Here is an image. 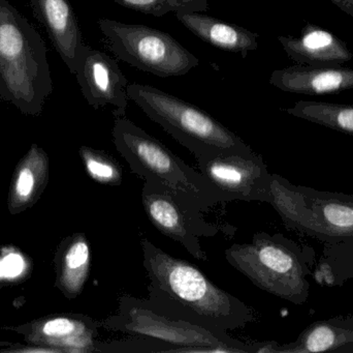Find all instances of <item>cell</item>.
<instances>
[{"mask_svg":"<svg viewBox=\"0 0 353 353\" xmlns=\"http://www.w3.org/2000/svg\"><path fill=\"white\" fill-rule=\"evenodd\" d=\"M149 304L159 312L208 329L236 331L256 321L254 310L216 285L196 265L142 240Z\"/></svg>","mask_w":353,"mask_h":353,"instance_id":"6da1fadb","label":"cell"},{"mask_svg":"<svg viewBox=\"0 0 353 353\" xmlns=\"http://www.w3.org/2000/svg\"><path fill=\"white\" fill-rule=\"evenodd\" d=\"M47 46L8 0H0V101L39 116L53 91Z\"/></svg>","mask_w":353,"mask_h":353,"instance_id":"7a4b0ae2","label":"cell"},{"mask_svg":"<svg viewBox=\"0 0 353 353\" xmlns=\"http://www.w3.org/2000/svg\"><path fill=\"white\" fill-rule=\"evenodd\" d=\"M228 265L272 296L294 305H304L316 254L312 247L299 244L281 233L259 231L248 244H234L225 250Z\"/></svg>","mask_w":353,"mask_h":353,"instance_id":"3957f363","label":"cell"},{"mask_svg":"<svg viewBox=\"0 0 353 353\" xmlns=\"http://www.w3.org/2000/svg\"><path fill=\"white\" fill-rule=\"evenodd\" d=\"M103 329L130 337L150 338L176 348V352L273 353L277 342L247 344L226 331L208 329L159 312L147 298L123 294L117 313L108 317Z\"/></svg>","mask_w":353,"mask_h":353,"instance_id":"277c9868","label":"cell"},{"mask_svg":"<svg viewBox=\"0 0 353 353\" xmlns=\"http://www.w3.org/2000/svg\"><path fill=\"white\" fill-rule=\"evenodd\" d=\"M128 95L153 122L159 124L197 164L222 153H251L242 138L197 106L147 84H128Z\"/></svg>","mask_w":353,"mask_h":353,"instance_id":"5b68a950","label":"cell"},{"mask_svg":"<svg viewBox=\"0 0 353 353\" xmlns=\"http://www.w3.org/2000/svg\"><path fill=\"white\" fill-rule=\"evenodd\" d=\"M112 137L118 153L140 178L157 180L187 195L205 211L224 202L222 195L201 172L126 116L116 118Z\"/></svg>","mask_w":353,"mask_h":353,"instance_id":"8992f818","label":"cell"},{"mask_svg":"<svg viewBox=\"0 0 353 353\" xmlns=\"http://www.w3.org/2000/svg\"><path fill=\"white\" fill-rule=\"evenodd\" d=\"M268 203L286 228L323 244H334L353 236V207L335 192L298 186L272 173Z\"/></svg>","mask_w":353,"mask_h":353,"instance_id":"52a82bcc","label":"cell"},{"mask_svg":"<svg viewBox=\"0 0 353 353\" xmlns=\"http://www.w3.org/2000/svg\"><path fill=\"white\" fill-rule=\"evenodd\" d=\"M99 26L114 55L138 70L168 78L185 76L199 64L196 56L159 29L105 18Z\"/></svg>","mask_w":353,"mask_h":353,"instance_id":"ba28073f","label":"cell"},{"mask_svg":"<svg viewBox=\"0 0 353 353\" xmlns=\"http://www.w3.org/2000/svg\"><path fill=\"white\" fill-rule=\"evenodd\" d=\"M142 202L147 217L159 232L182 245L197 260L208 261L199 238H214L219 227L203 217L205 209L201 204L161 182L148 180L143 184Z\"/></svg>","mask_w":353,"mask_h":353,"instance_id":"9c48e42d","label":"cell"},{"mask_svg":"<svg viewBox=\"0 0 353 353\" xmlns=\"http://www.w3.org/2000/svg\"><path fill=\"white\" fill-rule=\"evenodd\" d=\"M199 172L222 195L224 202H267L272 173L261 155L222 153L199 164Z\"/></svg>","mask_w":353,"mask_h":353,"instance_id":"30bf717a","label":"cell"},{"mask_svg":"<svg viewBox=\"0 0 353 353\" xmlns=\"http://www.w3.org/2000/svg\"><path fill=\"white\" fill-rule=\"evenodd\" d=\"M0 329L23 336L27 344L46 348L49 352L95 353L103 323L84 314L62 313Z\"/></svg>","mask_w":353,"mask_h":353,"instance_id":"8fae6325","label":"cell"},{"mask_svg":"<svg viewBox=\"0 0 353 353\" xmlns=\"http://www.w3.org/2000/svg\"><path fill=\"white\" fill-rule=\"evenodd\" d=\"M77 80L83 97L94 108L113 106L114 116L125 117L128 107V80L119 64L105 52L84 45L76 66Z\"/></svg>","mask_w":353,"mask_h":353,"instance_id":"7c38bea8","label":"cell"},{"mask_svg":"<svg viewBox=\"0 0 353 353\" xmlns=\"http://www.w3.org/2000/svg\"><path fill=\"white\" fill-rule=\"evenodd\" d=\"M35 18L43 24L56 51L72 74L82 51V31L70 0H30Z\"/></svg>","mask_w":353,"mask_h":353,"instance_id":"4fadbf2b","label":"cell"},{"mask_svg":"<svg viewBox=\"0 0 353 353\" xmlns=\"http://www.w3.org/2000/svg\"><path fill=\"white\" fill-rule=\"evenodd\" d=\"M270 83L285 93L336 95L353 89V68L296 64L274 70Z\"/></svg>","mask_w":353,"mask_h":353,"instance_id":"5bb4252c","label":"cell"},{"mask_svg":"<svg viewBox=\"0 0 353 353\" xmlns=\"http://www.w3.org/2000/svg\"><path fill=\"white\" fill-rule=\"evenodd\" d=\"M278 41L298 64L339 68L353 58L345 41L316 25L307 24L299 37L280 35Z\"/></svg>","mask_w":353,"mask_h":353,"instance_id":"9a60e30c","label":"cell"},{"mask_svg":"<svg viewBox=\"0 0 353 353\" xmlns=\"http://www.w3.org/2000/svg\"><path fill=\"white\" fill-rule=\"evenodd\" d=\"M50 160L39 145H30L18 162L8 194V211L16 216L37 204L49 184Z\"/></svg>","mask_w":353,"mask_h":353,"instance_id":"2e32d148","label":"cell"},{"mask_svg":"<svg viewBox=\"0 0 353 353\" xmlns=\"http://www.w3.org/2000/svg\"><path fill=\"white\" fill-rule=\"evenodd\" d=\"M176 19L195 37L224 51L247 54L259 48V35L244 27L225 22L201 12H178Z\"/></svg>","mask_w":353,"mask_h":353,"instance_id":"e0dca14e","label":"cell"},{"mask_svg":"<svg viewBox=\"0 0 353 353\" xmlns=\"http://www.w3.org/2000/svg\"><path fill=\"white\" fill-rule=\"evenodd\" d=\"M353 353V315L315 321L296 341L278 345L276 353Z\"/></svg>","mask_w":353,"mask_h":353,"instance_id":"ac0fdd59","label":"cell"},{"mask_svg":"<svg viewBox=\"0 0 353 353\" xmlns=\"http://www.w3.org/2000/svg\"><path fill=\"white\" fill-rule=\"evenodd\" d=\"M91 249L86 234L77 232L63 238L54 257L55 286L68 300L78 298L88 281Z\"/></svg>","mask_w":353,"mask_h":353,"instance_id":"d6986e66","label":"cell"},{"mask_svg":"<svg viewBox=\"0 0 353 353\" xmlns=\"http://www.w3.org/2000/svg\"><path fill=\"white\" fill-rule=\"evenodd\" d=\"M312 277L319 285L329 287H341L346 282H353V236L325 244Z\"/></svg>","mask_w":353,"mask_h":353,"instance_id":"ffe728a7","label":"cell"},{"mask_svg":"<svg viewBox=\"0 0 353 353\" xmlns=\"http://www.w3.org/2000/svg\"><path fill=\"white\" fill-rule=\"evenodd\" d=\"M282 110L294 117L353 136V104L299 101Z\"/></svg>","mask_w":353,"mask_h":353,"instance_id":"44dd1931","label":"cell"},{"mask_svg":"<svg viewBox=\"0 0 353 353\" xmlns=\"http://www.w3.org/2000/svg\"><path fill=\"white\" fill-rule=\"evenodd\" d=\"M79 155L87 174L95 182L110 187H117L122 184L123 172L115 158L105 151L90 146H81Z\"/></svg>","mask_w":353,"mask_h":353,"instance_id":"7402d4cb","label":"cell"},{"mask_svg":"<svg viewBox=\"0 0 353 353\" xmlns=\"http://www.w3.org/2000/svg\"><path fill=\"white\" fill-rule=\"evenodd\" d=\"M123 8L143 14L152 15L157 18L169 12H205L209 8L208 0H113Z\"/></svg>","mask_w":353,"mask_h":353,"instance_id":"603a6c76","label":"cell"},{"mask_svg":"<svg viewBox=\"0 0 353 353\" xmlns=\"http://www.w3.org/2000/svg\"><path fill=\"white\" fill-rule=\"evenodd\" d=\"M176 352L173 346L150 338L132 337L116 341H97L95 353Z\"/></svg>","mask_w":353,"mask_h":353,"instance_id":"cb8c5ba5","label":"cell"},{"mask_svg":"<svg viewBox=\"0 0 353 353\" xmlns=\"http://www.w3.org/2000/svg\"><path fill=\"white\" fill-rule=\"evenodd\" d=\"M329 1L335 4L342 12L353 19V0H329Z\"/></svg>","mask_w":353,"mask_h":353,"instance_id":"d4e9b609","label":"cell"},{"mask_svg":"<svg viewBox=\"0 0 353 353\" xmlns=\"http://www.w3.org/2000/svg\"><path fill=\"white\" fill-rule=\"evenodd\" d=\"M336 193V192H335ZM336 196L341 200L345 201L348 204L353 207V194H345V193H336Z\"/></svg>","mask_w":353,"mask_h":353,"instance_id":"484cf974","label":"cell"}]
</instances>
